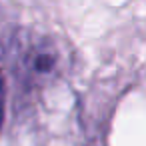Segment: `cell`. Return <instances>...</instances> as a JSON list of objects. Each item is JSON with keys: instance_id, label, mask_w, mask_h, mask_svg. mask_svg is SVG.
Listing matches in <instances>:
<instances>
[{"instance_id": "1", "label": "cell", "mask_w": 146, "mask_h": 146, "mask_svg": "<svg viewBox=\"0 0 146 146\" xmlns=\"http://www.w3.org/2000/svg\"><path fill=\"white\" fill-rule=\"evenodd\" d=\"M2 116H4V88L0 82V124H2Z\"/></svg>"}]
</instances>
